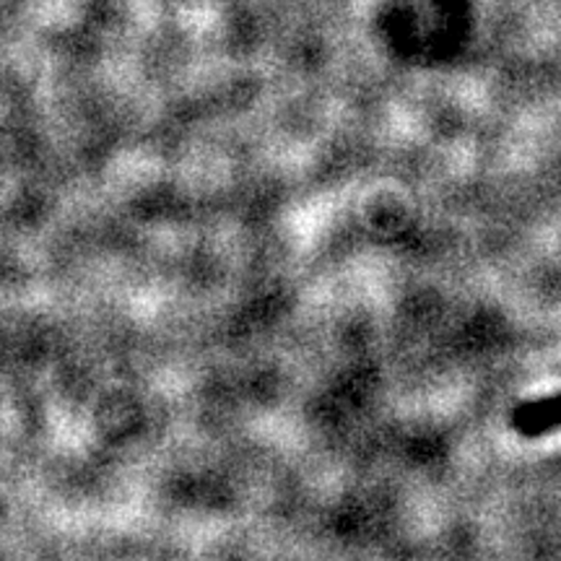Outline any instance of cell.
<instances>
[{
  "label": "cell",
  "mask_w": 561,
  "mask_h": 561,
  "mask_svg": "<svg viewBox=\"0 0 561 561\" xmlns=\"http://www.w3.org/2000/svg\"><path fill=\"white\" fill-rule=\"evenodd\" d=\"M512 429L523 437H540L561 429V393L536 398L512 410Z\"/></svg>",
  "instance_id": "cell-1"
}]
</instances>
